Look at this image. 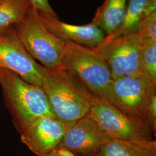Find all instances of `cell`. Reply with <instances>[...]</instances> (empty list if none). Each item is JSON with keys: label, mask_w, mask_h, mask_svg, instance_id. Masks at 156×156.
<instances>
[{"label": "cell", "mask_w": 156, "mask_h": 156, "mask_svg": "<svg viewBox=\"0 0 156 156\" xmlns=\"http://www.w3.org/2000/svg\"><path fill=\"white\" fill-rule=\"evenodd\" d=\"M41 88L56 117L69 124L88 115L97 98L62 68L44 67Z\"/></svg>", "instance_id": "obj_1"}, {"label": "cell", "mask_w": 156, "mask_h": 156, "mask_svg": "<svg viewBox=\"0 0 156 156\" xmlns=\"http://www.w3.org/2000/svg\"><path fill=\"white\" fill-rule=\"evenodd\" d=\"M0 86L5 106L20 134L38 117H56L42 89L26 82L16 73L0 67Z\"/></svg>", "instance_id": "obj_2"}, {"label": "cell", "mask_w": 156, "mask_h": 156, "mask_svg": "<svg viewBox=\"0 0 156 156\" xmlns=\"http://www.w3.org/2000/svg\"><path fill=\"white\" fill-rule=\"evenodd\" d=\"M62 68L97 97H102L113 80L106 62L94 48L66 42Z\"/></svg>", "instance_id": "obj_3"}, {"label": "cell", "mask_w": 156, "mask_h": 156, "mask_svg": "<svg viewBox=\"0 0 156 156\" xmlns=\"http://www.w3.org/2000/svg\"><path fill=\"white\" fill-rule=\"evenodd\" d=\"M13 29L26 50L42 66L50 70L62 68L66 42L45 28L33 6Z\"/></svg>", "instance_id": "obj_4"}, {"label": "cell", "mask_w": 156, "mask_h": 156, "mask_svg": "<svg viewBox=\"0 0 156 156\" xmlns=\"http://www.w3.org/2000/svg\"><path fill=\"white\" fill-rule=\"evenodd\" d=\"M88 115L100 125L111 140H155L144 119L121 111L103 98L97 97Z\"/></svg>", "instance_id": "obj_5"}, {"label": "cell", "mask_w": 156, "mask_h": 156, "mask_svg": "<svg viewBox=\"0 0 156 156\" xmlns=\"http://www.w3.org/2000/svg\"><path fill=\"white\" fill-rule=\"evenodd\" d=\"M144 38L140 31L115 38L105 36L94 48L106 62L112 79L140 75V53Z\"/></svg>", "instance_id": "obj_6"}, {"label": "cell", "mask_w": 156, "mask_h": 156, "mask_svg": "<svg viewBox=\"0 0 156 156\" xmlns=\"http://www.w3.org/2000/svg\"><path fill=\"white\" fill-rule=\"evenodd\" d=\"M156 94V89L141 75H134L113 79L101 98L121 111L145 121L148 106Z\"/></svg>", "instance_id": "obj_7"}, {"label": "cell", "mask_w": 156, "mask_h": 156, "mask_svg": "<svg viewBox=\"0 0 156 156\" xmlns=\"http://www.w3.org/2000/svg\"><path fill=\"white\" fill-rule=\"evenodd\" d=\"M0 67L11 70L26 82L41 87L44 67L35 62L26 50L13 27L0 35Z\"/></svg>", "instance_id": "obj_8"}, {"label": "cell", "mask_w": 156, "mask_h": 156, "mask_svg": "<svg viewBox=\"0 0 156 156\" xmlns=\"http://www.w3.org/2000/svg\"><path fill=\"white\" fill-rule=\"evenodd\" d=\"M72 124L64 123L56 117H38L20 134L21 140L35 156H48L57 149Z\"/></svg>", "instance_id": "obj_9"}, {"label": "cell", "mask_w": 156, "mask_h": 156, "mask_svg": "<svg viewBox=\"0 0 156 156\" xmlns=\"http://www.w3.org/2000/svg\"><path fill=\"white\" fill-rule=\"evenodd\" d=\"M111 139L100 125L88 115L68 128L57 149L75 154L95 156L101 147Z\"/></svg>", "instance_id": "obj_10"}, {"label": "cell", "mask_w": 156, "mask_h": 156, "mask_svg": "<svg viewBox=\"0 0 156 156\" xmlns=\"http://www.w3.org/2000/svg\"><path fill=\"white\" fill-rule=\"evenodd\" d=\"M38 13L45 28L64 42H69L95 48L100 44L106 36L101 28L91 23L84 26L73 25L43 12L38 11Z\"/></svg>", "instance_id": "obj_11"}, {"label": "cell", "mask_w": 156, "mask_h": 156, "mask_svg": "<svg viewBox=\"0 0 156 156\" xmlns=\"http://www.w3.org/2000/svg\"><path fill=\"white\" fill-rule=\"evenodd\" d=\"M95 156H156V140H109Z\"/></svg>", "instance_id": "obj_12"}, {"label": "cell", "mask_w": 156, "mask_h": 156, "mask_svg": "<svg viewBox=\"0 0 156 156\" xmlns=\"http://www.w3.org/2000/svg\"><path fill=\"white\" fill-rule=\"evenodd\" d=\"M128 0H105L95 12L91 23L101 28L106 35L114 33L122 24Z\"/></svg>", "instance_id": "obj_13"}, {"label": "cell", "mask_w": 156, "mask_h": 156, "mask_svg": "<svg viewBox=\"0 0 156 156\" xmlns=\"http://www.w3.org/2000/svg\"><path fill=\"white\" fill-rule=\"evenodd\" d=\"M31 6L30 0H0V35L13 28Z\"/></svg>", "instance_id": "obj_14"}, {"label": "cell", "mask_w": 156, "mask_h": 156, "mask_svg": "<svg viewBox=\"0 0 156 156\" xmlns=\"http://www.w3.org/2000/svg\"><path fill=\"white\" fill-rule=\"evenodd\" d=\"M147 0H128L125 16L122 24L109 38H115L128 34L136 33L142 24V11Z\"/></svg>", "instance_id": "obj_15"}, {"label": "cell", "mask_w": 156, "mask_h": 156, "mask_svg": "<svg viewBox=\"0 0 156 156\" xmlns=\"http://www.w3.org/2000/svg\"><path fill=\"white\" fill-rule=\"evenodd\" d=\"M140 75L156 89V41L144 38L140 58Z\"/></svg>", "instance_id": "obj_16"}, {"label": "cell", "mask_w": 156, "mask_h": 156, "mask_svg": "<svg viewBox=\"0 0 156 156\" xmlns=\"http://www.w3.org/2000/svg\"><path fill=\"white\" fill-rule=\"evenodd\" d=\"M139 31L145 38L156 41V11L145 19Z\"/></svg>", "instance_id": "obj_17"}, {"label": "cell", "mask_w": 156, "mask_h": 156, "mask_svg": "<svg viewBox=\"0 0 156 156\" xmlns=\"http://www.w3.org/2000/svg\"><path fill=\"white\" fill-rule=\"evenodd\" d=\"M145 122L154 136L156 132V94L154 95L149 104L146 112Z\"/></svg>", "instance_id": "obj_18"}, {"label": "cell", "mask_w": 156, "mask_h": 156, "mask_svg": "<svg viewBox=\"0 0 156 156\" xmlns=\"http://www.w3.org/2000/svg\"><path fill=\"white\" fill-rule=\"evenodd\" d=\"M30 1L32 6L37 11L58 18L57 15L50 6L48 0H30Z\"/></svg>", "instance_id": "obj_19"}, {"label": "cell", "mask_w": 156, "mask_h": 156, "mask_svg": "<svg viewBox=\"0 0 156 156\" xmlns=\"http://www.w3.org/2000/svg\"><path fill=\"white\" fill-rule=\"evenodd\" d=\"M156 11V0H147L142 15V23L151 13Z\"/></svg>", "instance_id": "obj_20"}, {"label": "cell", "mask_w": 156, "mask_h": 156, "mask_svg": "<svg viewBox=\"0 0 156 156\" xmlns=\"http://www.w3.org/2000/svg\"><path fill=\"white\" fill-rule=\"evenodd\" d=\"M48 156H80L75 154L69 151L62 149H58L55 151H53L52 153H51Z\"/></svg>", "instance_id": "obj_21"}]
</instances>
